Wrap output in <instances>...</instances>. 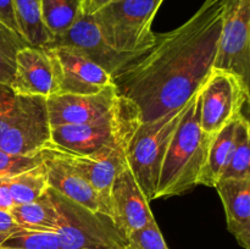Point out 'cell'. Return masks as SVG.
I'll return each mask as SVG.
<instances>
[{"label": "cell", "instance_id": "1", "mask_svg": "<svg viewBox=\"0 0 250 249\" xmlns=\"http://www.w3.org/2000/svg\"><path fill=\"white\" fill-rule=\"evenodd\" d=\"M224 0H205L178 28L156 34L149 50L112 77L117 94L133 103L142 122L182 107L214 68Z\"/></svg>", "mask_w": 250, "mask_h": 249}, {"label": "cell", "instance_id": "2", "mask_svg": "<svg viewBox=\"0 0 250 249\" xmlns=\"http://www.w3.org/2000/svg\"><path fill=\"white\" fill-rule=\"evenodd\" d=\"M214 134H208L199 122V90L188 102L161 166L154 199L181 195L198 186Z\"/></svg>", "mask_w": 250, "mask_h": 249}, {"label": "cell", "instance_id": "3", "mask_svg": "<svg viewBox=\"0 0 250 249\" xmlns=\"http://www.w3.org/2000/svg\"><path fill=\"white\" fill-rule=\"evenodd\" d=\"M141 122L136 105L119 95L115 106L98 119L51 127L50 143L72 153L94 154L129 143Z\"/></svg>", "mask_w": 250, "mask_h": 249}, {"label": "cell", "instance_id": "4", "mask_svg": "<svg viewBox=\"0 0 250 249\" xmlns=\"http://www.w3.org/2000/svg\"><path fill=\"white\" fill-rule=\"evenodd\" d=\"M56 210L53 231L63 249H128L125 234L109 215L93 211L48 188Z\"/></svg>", "mask_w": 250, "mask_h": 249}, {"label": "cell", "instance_id": "5", "mask_svg": "<svg viewBox=\"0 0 250 249\" xmlns=\"http://www.w3.org/2000/svg\"><path fill=\"white\" fill-rule=\"evenodd\" d=\"M164 0H114L93 15L106 43L116 51L141 56L154 45V17Z\"/></svg>", "mask_w": 250, "mask_h": 249}, {"label": "cell", "instance_id": "6", "mask_svg": "<svg viewBox=\"0 0 250 249\" xmlns=\"http://www.w3.org/2000/svg\"><path fill=\"white\" fill-rule=\"evenodd\" d=\"M187 106L188 103L153 121L141 122L129 142L128 167L149 202L155 197L164 158Z\"/></svg>", "mask_w": 250, "mask_h": 249}, {"label": "cell", "instance_id": "7", "mask_svg": "<svg viewBox=\"0 0 250 249\" xmlns=\"http://www.w3.org/2000/svg\"><path fill=\"white\" fill-rule=\"evenodd\" d=\"M46 98L16 95L6 127L0 137V149L16 155H33L50 142Z\"/></svg>", "mask_w": 250, "mask_h": 249}, {"label": "cell", "instance_id": "8", "mask_svg": "<svg viewBox=\"0 0 250 249\" xmlns=\"http://www.w3.org/2000/svg\"><path fill=\"white\" fill-rule=\"evenodd\" d=\"M249 102V87L237 76L212 68L199 89V122L203 131L215 134L242 115Z\"/></svg>", "mask_w": 250, "mask_h": 249}, {"label": "cell", "instance_id": "9", "mask_svg": "<svg viewBox=\"0 0 250 249\" xmlns=\"http://www.w3.org/2000/svg\"><path fill=\"white\" fill-rule=\"evenodd\" d=\"M214 68L233 73L249 87L250 0H224Z\"/></svg>", "mask_w": 250, "mask_h": 249}, {"label": "cell", "instance_id": "10", "mask_svg": "<svg viewBox=\"0 0 250 249\" xmlns=\"http://www.w3.org/2000/svg\"><path fill=\"white\" fill-rule=\"evenodd\" d=\"M45 49L55 67L59 94H93L114 84L112 76L80 49L68 45Z\"/></svg>", "mask_w": 250, "mask_h": 249}, {"label": "cell", "instance_id": "11", "mask_svg": "<svg viewBox=\"0 0 250 249\" xmlns=\"http://www.w3.org/2000/svg\"><path fill=\"white\" fill-rule=\"evenodd\" d=\"M109 210L110 217L126 238L155 221L148 198L137 183L128 165L112 181L109 192Z\"/></svg>", "mask_w": 250, "mask_h": 249}, {"label": "cell", "instance_id": "12", "mask_svg": "<svg viewBox=\"0 0 250 249\" xmlns=\"http://www.w3.org/2000/svg\"><path fill=\"white\" fill-rule=\"evenodd\" d=\"M58 45H68L80 49L112 77L139 58L119 53L112 49L103 37L93 15H81L67 32L51 41L45 48Z\"/></svg>", "mask_w": 250, "mask_h": 249}, {"label": "cell", "instance_id": "13", "mask_svg": "<svg viewBox=\"0 0 250 249\" xmlns=\"http://www.w3.org/2000/svg\"><path fill=\"white\" fill-rule=\"evenodd\" d=\"M46 145L50 146L61 158L68 161L93 186V188L102 197L110 215V187L120 171L124 170L128 165L127 149H128L129 143L122 144V145L115 146V148L103 149V150L97 151L94 154H88V155L63 150V149L51 144L50 142Z\"/></svg>", "mask_w": 250, "mask_h": 249}, {"label": "cell", "instance_id": "14", "mask_svg": "<svg viewBox=\"0 0 250 249\" xmlns=\"http://www.w3.org/2000/svg\"><path fill=\"white\" fill-rule=\"evenodd\" d=\"M115 84L93 94H54L46 98L50 126L81 124L107 114L116 104Z\"/></svg>", "mask_w": 250, "mask_h": 249}, {"label": "cell", "instance_id": "15", "mask_svg": "<svg viewBox=\"0 0 250 249\" xmlns=\"http://www.w3.org/2000/svg\"><path fill=\"white\" fill-rule=\"evenodd\" d=\"M10 87L16 95L49 98L59 94L55 67L45 48L26 45L17 53Z\"/></svg>", "mask_w": 250, "mask_h": 249}, {"label": "cell", "instance_id": "16", "mask_svg": "<svg viewBox=\"0 0 250 249\" xmlns=\"http://www.w3.org/2000/svg\"><path fill=\"white\" fill-rule=\"evenodd\" d=\"M42 154L49 188L87 209L109 215L99 193L68 161L48 145L42 149Z\"/></svg>", "mask_w": 250, "mask_h": 249}, {"label": "cell", "instance_id": "17", "mask_svg": "<svg viewBox=\"0 0 250 249\" xmlns=\"http://www.w3.org/2000/svg\"><path fill=\"white\" fill-rule=\"evenodd\" d=\"M215 188L224 204L227 228L242 248L250 249V177L222 178Z\"/></svg>", "mask_w": 250, "mask_h": 249}, {"label": "cell", "instance_id": "18", "mask_svg": "<svg viewBox=\"0 0 250 249\" xmlns=\"http://www.w3.org/2000/svg\"><path fill=\"white\" fill-rule=\"evenodd\" d=\"M236 120L220 129L212 136L211 144L208 151V158L199 176L198 185L215 187L224 176L233 149Z\"/></svg>", "mask_w": 250, "mask_h": 249}, {"label": "cell", "instance_id": "19", "mask_svg": "<svg viewBox=\"0 0 250 249\" xmlns=\"http://www.w3.org/2000/svg\"><path fill=\"white\" fill-rule=\"evenodd\" d=\"M17 29L32 46L45 48L53 38L42 19V0H11Z\"/></svg>", "mask_w": 250, "mask_h": 249}, {"label": "cell", "instance_id": "20", "mask_svg": "<svg viewBox=\"0 0 250 249\" xmlns=\"http://www.w3.org/2000/svg\"><path fill=\"white\" fill-rule=\"evenodd\" d=\"M82 14V0H42V19L53 41L67 32Z\"/></svg>", "mask_w": 250, "mask_h": 249}, {"label": "cell", "instance_id": "21", "mask_svg": "<svg viewBox=\"0 0 250 249\" xmlns=\"http://www.w3.org/2000/svg\"><path fill=\"white\" fill-rule=\"evenodd\" d=\"M10 211L15 221L23 228L53 231L55 227L56 210L48 190L34 202L14 205Z\"/></svg>", "mask_w": 250, "mask_h": 249}, {"label": "cell", "instance_id": "22", "mask_svg": "<svg viewBox=\"0 0 250 249\" xmlns=\"http://www.w3.org/2000/svg\"><path fill=\"white\" fill-rule=\"evenodd\" d=\"M4 180L14 205L34 202L45 194L49 188L43 164Z\"/></svg>", "mask_w": 250, "mask_h": 249}, {"label": "cell", "instance_id": "23", "mask_svg": "<svg viewBox=\"0 0 250 249\" xmlns=\"http://www.w3.org/2000/svg\"><path fill=\"white\" fill-rule=\"evenodd\" d=\"M250 124L243 115L236 120L233 149L229 166L222 178H249L250 177ZM221 178V180H222Z\"/></svg>", "mask_w": 250, "mask_h": 249}, {"label": "cell", "instance_id": "24", "mask_svg": "<svg viewBox=\"0 0 250 249\" xmlns=\"http://www.w3.org/2000/svg\"><path fill=\"white\" fill-rule=\"evenodd\" d=\"M29 45L19 32L0 21V83L10 85L16 67L17 53Z\"/></svg>", "mask_w": 250, "mask_h": 249}, {"label": "cell", "instance_id": "25", "mask_svg": "<svg viewBox=\"0 0 250 249\" xmlns=\"http://www.w3.org/2000/svg\"><path fill=\"white\" fill-rule=\"evenodd\" d=\"M0 247L17 249H63L54 231L29 229L21 226L6 237Z\"/></svg>", "mask_w": 250, "mask_h": 249}, {"label": "cell", "instance_id": "26", "mask_svg": "<svg viewBox=\"0 0 250 249\" xmlns=\"http://www.w3.org/2000/svg\"><path fill=\"white\" fill-rule=\"evenodd\" d=\"M43 164L42 150L33 155H16L0 149V178L11 177Z\"/></svg>", "mask_w": 250, "mask_h": 249}, {"label": "cell", "instance_id": "27", "mask_svg": "<svg viewBox=\"0 0 250 249\" xmlns=\"http://www.w3.org/2000/svg\"><path fill=\"white\" fill-rule=\"evenodd\" d=\"M127 243L128 249H168L156 221L132 233Z\"/></svg>", "mask_w": 250, "mask_h": 249}, {"label": "cell", "instance_id": "28", "mask_svg": "<svg viewBox=\"0 0 250 249\" xmlns=\"http://www.w3.org/2000/svg\"><path fill=\"white\" fill-rule=\"evenodd\" d=\"M15 98H16V94L11 89V87L0 83V137L9 121L10 114L14 107Z\"/></svg>", "mask_w": 250, "mask_h": 249}, {"label": "cell", "instance_id": "29", "mask_svg": "<svg viewBox=\"0 0 250 249\" xmlns=\"http://www.w3.org/2000/svg\"><path fill=\"white\" fill-rule=\"evenodd\" d=\"M19 227V224L15 221L10 210L0 209V244L6 237L14 233Z\"/></svg>", "mask_w": 250, "mask_h": 249}, {"label": "cell", "instance_id": "30", "mask_svg": "<svg viewBox=\"0 0 250 249\" xmlns=\"http://www.w3.org/2000/svg\"><path fill=\"white\" fill-rule=\"evenodd\" d=\"M0 21L6 24V26H9L10 28L19 32L11 0H0Z\"/></svg>", "mask_w": 250, "mask_h": 249}, {"label": "cell", "instance_id": "31", "mask_svg": "<svg viewBox=\"0 0 250 249\" xmlns=\"http://www.w3.org/2000/svg\"><path fill=\"white\" fill-rule=\"evenodd\" d=\"M111 1L114 0H82V12L85 15H94Z\"/></svg>", "mask_w": 250, "mask_h": 249}, {"label": "cell", "instance_id": "32", "mask_svg": "<svg viewBox=\"0 0 250 249\" xmlns=\"http://www.w3.org/2000/svg\"><path fill=\"white\" fill-rule=\"evenodd\" d=\"M12 207H14V202H12V198L10 195L9 189H7L5 180L0 178V209L11 210Z\"/></svg>", "mask_w": 250, "mask_h": 249}, {"label": "cell", "instance_id": "33", "mask_svg": "<svg viewBox=\"0 0 250 249\" xmlns=\"http://www.w3.org/2000/svg\"><path fill=\"white\" fill-rule=\"evenodd\" d=\"M0 249H17V248H6V247H0Z\"/></svg>", "mask_w": 250, "mask_h": 249}]
</instances>
